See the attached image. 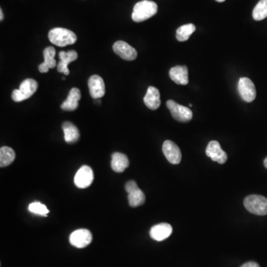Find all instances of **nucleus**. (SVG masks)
Wrapping results in <instances>:
<instances>
[{
    "label": "nucleus",
    "instance_id": "1",
    "mask_svg": "<svg viewBox=\"0 0 267 267\" xmlns=\"http://www.w3.org/2000/svg\"><path fill=\"white\" fill-rule=\"evenodd\" d=\"M157 5L150 0H143L134 7L132 18L134 22H141L154 16L157 12Z\"/></svg>",
    "mask_w": 267,
    "mask_h": 267
},
{
    "label": "nucleus",
    "instance_id": "2",
    "mask_svg": "<svg viewBox=\"0 0 267 267\" xmlns=\"http://www.w3.org/2000/svg\"><path fill=\"white\" fill-rule=\"evenodd\" d=\"M50 43L58 47H65L74 44L77 41V36L74 32L63 28H55L49 33Z\"/></svg>",
    "mask_w": 267,
    "mask_h": 267
},
{
    "label": "nucleus",
    "instance_id": "3",
    "mask_svg": "<svg viewBox=\"0 0 267 267\" xmlns=\"http://www.w3.org/2000/svg\"><path fill=\"white\" fill-rule=\"evenodd\" d=\"M38 88V83L33 79H26L21 83L19 89L13 91L11 98L15 102H19L33 96Z\"/></svg>",
    "mask_w": 267,
    "mask_h": 267
},
{
    "label": "nucleus",
    "instance_id": "4",
    "mask_svg": "<svg viewBox=\"0 0 267 267\" xmlns=\"http://www.w3.org/2000/svg\"><path fill=\"white\" fill-rule=\"evenodd\" d=\"M244 206L250 213L256 216H267V198L261 195H249L244 199Z\"/></svg>",
    "mask_w": 267,
    "mask_h": 267
},
{
    "label": "nucleus",
    "instance_id": "5",
    "mask_svg": "<svg viewBox=\"0 0 267 267\" xmlns=\"http://www.w3.org/2000/svg\"><path fill=\"white\" fill-rule=\"evenodd\" d=\"M129 206L135 208L141 206L146 201V196L141 189H139L135 181H130L126 184Z\"/></svg>",
    "mask_w": 267,
    "mask_h": 267
},
{
    "label": "nucleus",
    "instance_id": "6",
    "mask_svg": "<svg viewBox=\"0 0 267 267\" xmlns=\"http://www.w3.org/2000/svg\"><path fill=\"white\" fill-rule=\"evenodd\" d=\"M167 106L171 112L173 118L178 121L186 123L192 119L193 115L188 107L180 105L172 100L167 101Z\"/></svg>",
    "mask_w": 267,
    "mask_h": 267
},
{
    "label": "nucleus",
    "instance_id": "7",
    "mask_svg": "<svg viewBox=\"0 0 267 267\" xmlns=\"http://www.w3.org/2000/svg\"><path fill=\"white\" fill-rule=\"evenodd\" d=\"M240 96L245 102H251L256 98V89L255 85L250 79L241 77L237 85Z\"/></svg>",
    "mask_w": 267,
    "mask_h": 267
},
{
    "label": "nucleus",
    "instance_id": "8",
    "mask_svg": "<svg viewBox=\"0 0 267 267\" xmlns=\"http://www.w3.org/2000/svg\"><path fill=\"white\" fill-rule=\"evenodd\" d=\"M74 181L79 189H85L90 186L94 181V172L91 167L83 166L76 173Z\"/></svg>",
    "mask_w": 267,
    "mask_h": 267
},
{
    "label": "nucleus",
    "instance_id": "9",
    "mask_svg": "<svg viewBox=\"0 0 267 267\" xmlns=\"http://www.w3.org/2000/svg\"><path fill=\"white\" fill-rule=\"evenodd\" d=\"M69 241L71 245L77 248H85L92 241V234L89 230L80 229L71 233Z\"/></svg>",
    "mask_w": 267,
    "mask_h": 267
},
{
    "label": "nucleus",
    "instance_id": "10",
    "mask_svg": "<svg viewBox=\"0 0 267 267\" xmlns=\"http://www.w3.org/2000/svg\"><path fill=\"white\" fill-rule=\"evenodd\" d=\"M163 152L170 164H179L182 158V154L178 145L171 140H166L163 145Z\"/></svg>",
    "mask_w": 267,
    "mask_h": 267
},
{
    "label": "nucleus",
    "instance_id": "11",
    "mask_svg": "<svg viewBox=\"0 0 267 267\" xmlns=\"http://www.w3.org/2000/svg\"><path fill=\"white\" fill-rule=\"evenodd\" d=\"M113 50L116 54L122 59L128 61L135 60L137 57V52L135 49L124 41H117L114 44Z\"/></svg>",
    "mask_w": 267,
    "mask_h": 267
},
{
    "label": "nucleus",
    "instance_id": "12",
    "mask_svg": "<svg viewBox=\"0 0 267 267\" xmlns=\"http://www.w3.org/2000/svg\"><path fill=\"white\" fill-rule=\"evenodd\" d=\"M88 85L90 95L94 99H100L105 95V83L99 75L91 76L88 80Z\"/></svg>",
    "mask_w": 267,
    "mask_h": 267
},
{
    "label": "nucleus",
    "instance_id": "13",
    "mask_svg": "<svg viewBox=\"0 0 267 267\" xmlns=\"http://www.w3.org/2000/svg\"><path fill=\"white\" fill-rule=\"evenodd\" d=\"M206 154L212 160L220 164H224L227 160V154L222 150L220 143L216 140L209 142Z\"/></svg>",
    "mask_w": 267,
    "mask_h": 267
},
{
    "label": "nucleus",
    "instance_id": "14",
    "mask_svg": "<svg viewBox=\"0 0 267 267\" xmlns=\"http://www.w3.org/2000/svg\"><path fill=\"white\" fill-rule=\"evenodd\" d=\"M77 52L74 50H68V51H60L59 53V58L60 62L57 64V71L60 73H63L65 75L69 74V69H68V64L75 61L77 59Z\"/></svg>",
    "mask_w": 267,
    "mask_h": 267
},
{
    "label": "nucleus",
    "instance_id": "15",
    "mask_svg": "<svg viewBox=\"0 0 267 267\" xmlns=\"http://www.w3.org/2000/svg\"><path fill=\"white\" fill-rule=\"evenodd\" d=\"M172 230V227L168 223H159L151 227L150 236L157 241H162L171 235Z\"/></svg>",
    "mask_w": 267,
    "mask_h": 267
},
{
    "label": "nucleus",
    "instance_id": "16",
    "mask_svg": "<svg viewBox=\"0 0 267 267\" xmlns=\"http://www.w3.org/2000/svg\"><path fill=\"white\" fill-rule=\"evenodd\" d=\"M169 76L176 84L187 85L189 83V72L185 66H178L170 69Z\"/></svg>",
    "mask_w": 267,
    "mask_h": 267
},
{
    "label": "nucleus",
    "instance_id": "17",
    "mask_svg": "<svg viewBox=\"0 0 267 267\" xmlns=\"http://www.w3.org/2000/svg\"><path fill=\"white\" fill-rule=\"evenodd\" d=\"M81 98V93L77 88H72L68 94V98L61 105V109L66 112H72L78 107L79 101Z\"/></svg>",
    "mask_w": 267,
    "mask_h": 267
},
{
    "label": "nucleus",
    "instance_id": "18",
    "mask_svg": "<svg viewBox=\"0 0 267 267\" xmlns=\"http://www.w3.org/2000/svg\"><path fill=\"white\" fill-rule=\"evenodd\" d=\"M143 101L149 109H151V110H156L158 109L160 103H161L160 91L155 87H149Z\"/></svg>",
    "mask_w": 267,
    "mask_h": 267
},
{
    "label": "nucleus",
    "instance_id": "19",
    "mask_svg": "<svg viewBox=\"0 0 267 267\" xmlns=\"http://www.w3.org/2000/svg\"><path fill=\"white\" fill-rule=\"evenodd\" d=\"M112 168L115 172H123L129 167V160L127 156L122 153L115 152L112 156Z\"/></svg>",
    "mask_w": 267,
    "mask_h": 267
},
{
    "label": "nucleus",
    "instance_id": "20",
    "mask_svg": "<svg viewBox=\"0 0 267 267\" xmlns=\"http://www.w3.org/2000/svg\"><path fill=\"white\" fill-rule=\"evenodd\" d=\"M64 132L65 141L67 143H75L80 139V132L75 125L71 122H65L62 125Z\"/></svg>",
    "mask_w": 267,
    "mask_h": 267
},
{
    "label": "nucleus",
    "instance_id": "21",
    "mask_svg": "<svg viewBox=\"0 0 267 267\" xmlns=\"http://www.w3.org/2000/svg\"><path fill=\"white\" fill-rule=\"evenodd\" d=\"M15 157L16 154L12 149L8 146L2 147L0 150V167L3 168L11 165L15 160Z\"/></svg>",
    "mask_w": 267,
    "mask_h": 267
},
{
    "label": "nucleus",
    "instance_id": "22",
    "mask_svg": "<svg viewBox=\"0 0 267 267\" xmlns=\"http://www.w3.org/2000/svg\"><path fill=\"white\" fill-rule=\"evenodd\" d=\"M195 32V26L193 24H187V25H183L177 30V39L179 42L186 41Z\"/></svg>",
    "mask_w": 267,
    "mask_h": 267
},
{
    "label": "nucleus",
    "instance_id": "23",
    "mask_svg": "<svg viewBox=\"0 0 267 267\" xmlns=\"http://www.w3.org/2000/svg\"><path fill=\"white\" fill-rule=\"evenodd\" d=\"M253 19L261 21L267 17V0H260L252 11Z\"/></svg>",
    "mask_w": 267,
    "mask_h": 267
},
{
    "label": "nucleus",
    "instance_id": "24",
    "mask_svg": "<svg viewBox=\"0 0 267 267\" xmlns=\"http://www.w3.org/2000/svg\"><path fill=\"white\" fill-rule=\"evenodd\" d=\"M56 55L55 49L53 47H47L43 51V56H44V63L49 66L50 68H55L57 66L54 57Z\"/></svg>",
    "mask_w": 267,
    "mask_h": 267
},
{
    "label": "nucleus",
    "instance_id": "25",
    "mask_svg": "<svg viewBox=\"0 0 267 267\" xmlns=\"http://www.w3.org/2000/svg\"><path fill=\"white\" fill-rule=\"evenodd\" d=\"M29 209L32 213L39 215V216H46V217L49 213V210L46 207V205L43 204L40 202H33V203H31L29 205Z\"/></svg>",
    "mask_w": 267,
    "mask_h": 267
},
{
    "label": "nucleus",
    "instance_id": "26",
    "mask_svg": "<svg viewBox=\"0 0 267 267\" xmlns=\"http://www.w3.org/2000/svg\"><path fill=\"white\" fill-rule=\"evenodd\" d=\"M49 68H49V66H48L44 62L39 66V72L47 73L48 71H49Z\"/></svg>",
    "mask_w": 267,
    "mask_h": 267
},
{
    "label": "nucleus",
    "instance_id": "27",
    "mask_svg": "<svg viewBox=\"0 0 267 267\" xmlns=\"http://www.w3.org/2000/svg\"><path fill=\"white\" fill-rule=\"evenodd\" d=\"M240 267H260L259 264H257L256 262L254 261H250V262L246 263V264H243Z\"/></svg>",
    "mask_w": 267,
    "mask_h": 267
},
{
    "label": "nucleus",
    "instance_id": "28",
    "mask_svg": "<svg viewBox=\"0 0 267 267\" xmlns=\"http://www.w3.org/2000/svg\"><path fill=\"white\" fill-rule=\"evenodd\" d=\"M4 19L3 13H2V10L0 9V20L2 21Z\"/></svg>",
    "mask_w": 267,
    "mask_h": 267
},
{
    "label": "nucleus",
    "instance_id": "29",
    "mask_svg": "<svg viewBox=\"0 0 267 267\" xmlns=\"http://www.w3.org/2000/svg\"><path fill=\"white\" fill-rule=\"evenodd\" d=\"M264 167H266V168H267V158H265V160H264Z\"/></svg>",
    "mask_w": 267,
    "mask_h": 267
},
{
    "label": "nucleus",
    "instance_id": "30",
    "mask_svg": "<svg viewBox=\"0 0 267 267\" xmlns=\"http://www.w3.org/2000/svg\"><path fill=\"white\" fill-rule=\"evenodd\" d=\"M216 1L218 2H224L225 0H216Z\"/></svg>",
    "mask_w": 267,
    "mask_h": 267
}]
</instances>
